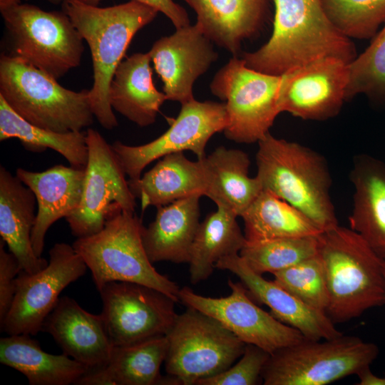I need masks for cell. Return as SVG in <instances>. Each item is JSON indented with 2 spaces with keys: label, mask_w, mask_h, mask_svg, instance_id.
I'll use <instances>...</instances> for the list:
<instances>
[{
  "label": "cell",
  "mask_w": 385,
  "mask_h": 385,
  "mask_svg": "<svg viewBox=\"0 0 385 385\" xmlns=\"http://www.w3.org/2000/svg\"><path fill=\"white\" fill-rule=\"evenodd\" d=\"M48 2L53 4H61L64 0H47Z\"/></svg>",
  "instance_id": "obj_42"
},
{
  "label": "cell",
  "mask_w": 385,
  "mask_h": 385,
  "mask_svg": "<svg viewBox=\"0 0 385 385\" xmlns=\"http://www.w3.org/2000/svg\"><path fill=\"white\" fill-rule=\"evenodd\" d=\"M215 268L235 274L252 296L270 307L276 319L297 329L306 339H329L343 334L326 312L308 306L274 280L253 272L239 254L220 259Z\"/></svg>",
  "instance_id": "obj_19"
},
{
  "label": "cell",
  "mask_w": 385,
  "mask_h": 385,
  "mask_svg": "<svg viewBox=\"0 0 385 385\" xmlns=\"http://www.w3.org/2000/svg\"><path fill=\"white\" fill-rule=\"evenodd\" d=\"M227 284L231 293L219 298L202 296L184 287L180 289L179 302L212 317L246 344L256 345L270 354L306 339L256 305L242 282L229 279Z\"/></svg>",
  "instance_id": "obj_15"
},
{
  "label": "cell",
  "mask_w": 385,
  "mask_h": 385,
  "mask_svg": "<svg viewBox=\"0 0 385 385\" xmlns=\"http://www.w3.org/2000/svg\"><path fill=\"white\" fill-rule=\"evenodd\" d=\"M142 220L135 212L120 210L106 221L103 228L79 237L72 245L90 270L98 290L111 282H129L157 289L176 302L180 288L153 266L145 251Z\"/></svg>",
  "instance_id": "obj_6"
},
{
  "label": "cell",
  "mask_w": 385,
  "mask_h": 385,
  "mask_svg": "<svg viewBox=\"0 0 385 385\" xmlns=\"http://www.w3.org/2000/svg\"><path fill=\"white\" fill-rule=\"evenodd\" d=\"M195 24L213 43L237 56L242 43L262 25L267 0H184Z\"/></svg>",
  "instance_id": "obj_25"
},
{
  "label": "cell",
  "mask_w": 385,
  "mask_h": 385,
  "mask_svg": "<svg viewBox=\"0 0 385 385\" xmlns=\"http://www.w3.org/2000/svg\"><path fill=\"white\" fill-rule=\"evenodd\" d=\"M168 342L166 336L113 346L107 364L86 371L76 385H180L174 377L160 374Z\"/></svg>",
  "instance_id": "obj_21"
},
{
  "label": "cell",
  "mask_w": 385,
  "mask_h": 385,
  "mask_svg": "<svg viewBox=\"0 0 385 385\" xmlns=\"http://www.w3.org/2000/svg\"><path fill=\"white\" fill-rule=\"evenodd\" d=\"M0 96L25 120L55 132L82 131L95 118L89 90L67 89L52 76L11 55L0 58Z\"/></svg>",
  "instance_id": "obj_5"
},
{
  "label": "cell",
  "mask_w": 385,
  "mask_h": 385,
  "mask_svg": "<svg viewBox=\"0 0 385 385\" xmlns=\"http://www.w3.org/2000/svg\"><path fill=\"white\" fill-rule=\"evenodd\" d=\"M270 355L256 345L247 344L237 364L218 374L200 380L197 385L257 384Z\"/></svg>",
  "instance_id": "obj_37"
},
{
  "label": "cell",
  "mask_w": 385,
  "mask_h": 385,
  "mask_svg": "<svg viewBox=\"0 0 385 385\" xmlns=\"http://www.w3.org/2000/svg\"><path fill=\"white\" fill-rule=\"evenodd\" d=\"M61 5L90 48L93 70L89 90L92 112L104 128L112 130L118 125L108 96L114 73L135 34L158 11L135 0L108 7L81 0H64Z\"/></svg>",
  "instance_id": "obj_2"
},
{
  "label": "cell",
  "mask_w": 385,
  "mask_h": 385,
  "mask_svg": "<svg viewBox=\"0 0 385 385\" xmlns=\"http://www.w3.org/2000/svg\"><path fill=\"white\" fill-rule=\"evenodd\" d=\"M128 182L143 211L149 206L158 208L193 195H205V165L202 158L192 161L183 152L174 153L161 158L139 179Z\"/></svg>",
  "instance_id": "obj_24"
},
{
  "label": "cell",
  "mask_w": 385,
  "mask_h": 385,
  "mask_svg": "<svg viewBox=\"0 0 385 385\" xmlns=\"http://www.w3.org/2000/svg\"><path fill=\"white\" fill-rule=\"evenodd\" d=\"M101 312L113 346L165 336L178 314L173 298L144 284L111 282L98 289Z\"/></svg>",
  "instance_id": "obj_13"
},
{
  "label": "cell",
  "mask_w": 385,
  "mask_h": 385,
  "mask_svg": "<svg viewBox=\"0 0 385 385\" xmlns=\"http://www.w3.org/2000/svg\"><path fill=\"white\" fill-rule=\"evenodd\" d=\"M1 15L11 43V56L56 80L79 66L84 40L63 11H46L21 4Z\"/></svg>",
  "instance_id": "obj_9"
},
{
  "label": "cell",
  "mask_w": 385,
  "mask_h": 385,
  "mask_svg": "<svg viewBox=\"0 0 385 385\" xmlns=\"http://www.w3.org/2000/svg\"><path fill=\"white\" fill-rule=\"evenodd\" d=\"M333 26L349 38L374 37L385 23V0H322Z\"/></svg>",
  "instance_id": "obj_34"
},
{
  "label": "cell",
  "mask_w": 385,
  "mask_h": 385,
  "mask_svg": "<svg viewBox=\"0 0 385 385\" xmlns=\"http://www.w3.org/2000/svg\"><path fill=\"white\" fill-rule=\"evenodd\" d=\"M86 135L88 155L81 201L66 218L71 234L77 238L101 231L114 212L120 210L135 212L136 207V198L111 145L93 128H88Z\"/></svg>",
  "instance_id": "obj_11"
},
{
  "label": "cell",
  "mask_w": 385,
  "mask_h": 385,
  "mask_svg": "<svg viewBox=\"0 0 385 385\" xmlns=\"http://www.w3.org/2000/svg\"><path fill=\"white\" fill-rule=\"evenodd\" d=\"M273 31L268 41L244 53L245 65L257 71L282 76L289 70L326 57L349 63L356 56L351 40L328 19L322 0H274Z\"/></svg>",
  "instance_id": "obj_1"
},
{
  "label": "cell",
  "mask_w": 385,
  "mask_h": 385,
  "mask_svg": "<svg viewBox=\"0 0 385 385\" xmlns=\"http://www.w3.org/2000/svg\"><path fill=\"white\" fill-rule=\"evenodd\" d=\"M280 83L281 76L253 70L235 56L217 72L210 88L214 96L226 101L224 134L227 139L258 143L270 132L280 113Z\"/></svg>",
  "instance_id": "obj_10"
},
{
  "label": "cell",
  "mask_w": 385,
  "mask_h": 385,
  "mask_svg": "<svg viewBox=\"0 0 385 385\" xmlns=\"http://www.w3.org/2000/svg\"><path fill=\"white\" fill-rule=\"evenodd\" d=\"M26 334L8 335L0 339V362L21 374L31 385L75 384L88 369L64 354L41 349Z\"/></svg>",
  "instance_id": "obj_29"
},
{
  "label": "cell",
  "mask_w": 385,
  "mask_h": 385,
  "mask_svg": "<svg viewBox=\"0 0 385 385\" xmlns=\"http://www.w3.org/2000/svg\"><path fill=\"white\" fill-rule=\"evenodd\" d=\"M378 346L359 337L305 339L272 354L261 374L265 385H326L370 366Z\"/></svg>",
  "instance_id": "obj_7"
},
{
  "label": "cell",
  "mask_w": 385,
  "mask_h": 385,
  "mask_svg": "<svg viewBox=\"0 0 385 385\" xmlns=\"http://www.w3.org/2000/svg\"><path fill=\"white\" fill-rule=\"evenodd\" d=\"M149 53H136L117 67L109 88L113 109L139 126L155 123L161 106L168 100L153 81Z\"/></svg>",
  "instance_id": "obj_27"
},
{
  "label": "cell",
  "mask_w": 385,
  "mask_h": 385,
  "mask_svg": "<svg viewBox=\"0 0 385 385\" xmlns=\"http://www.w3.org/2000/svg\"><path fill=\"white\" fill-rule=\"evenodd\" d=\"M24 1L29 0H0V11L1 14L22 4Z\"/></svg>",
  "instance_id": "obj_41"
},
{
  "label": "cell",
  "mask_w": 385,
  "mask_h": 385,
  "mask_svg": "<svg viewBox=\"0 0 385 385\" xmlns=\"http://www.w3.org/2000/svg\"><path fill=\"white\" fill-rule=\"evenodd\" d=\"M240 217L247 242L319 236L323 232L300 210L266 190Z\"/></svg>",
  "instance_id": "obj_31"
},
{
  "label": "cell",
  "mask_w": 385,
  "mask_h": 385,
  "mask_svg": "<svg viewBox=\"0 0 385 385\" xmlns=\"http://www.w3.org/2000/svg\"><path fill=\"white\" fill-rule=\"evenodd\" d=\"M258 146L256 176L263 190L300 210L322 231L339 225L330 195V171L321 154L270 132Z\"/></svg>",
  "instance_id": "obj_3"
},
{
  "label": "cell",
  "mask_w": 385,
  "mask_h": 385,
  "mask_svg": "<svg viewBox=\"0 0 385 385\" xmlns=\"http://www.w3.org/2000/svg\"><path fill=\"white\" fill-rule=\"evenodd\" d=\"M318 240L329 297L327 314L334 323L385 304L384 260L361 235L338 225Z\"/></svg>",
  "instance_id": "obj_4"
},
{
  "label": "cell",
  "mask_w": 385,
  "mask_h": 385,
  "mask_svg": "<svg viewBox=\"0 0 385 385\" xmlns=\"http://www.w3.org/2000/svg\"><path fill=\"white\" fill-rule=\"evenodd\" d=\"M200 222L190 256V279L197 284L207 279L222 258L239 254L246 242L237 216L222 207Z\"/></svg>",
  "instance_id": "obj_30"
},
{
  "label": "cell",
  "mask_w": 385,
  "mask_h": 385,
  "mask_svg": "<svg viewBox=\"0 0 385 385\" xmlns=\"http://www.w3.org/2000/svg\"><path fill=\"white\" fill-rule=\"evenodd\" d=\"M274 281L308 306L327 313L329 297L319 252L272 274Z\"/></svg>",
  "instance_id": "obj_36"
},
{
  "label": "cell",
  "mask_w": 385,
  "mask_h": 385,
  "mask_svg": "<svg viewBox=\"0 0 385 385\" xmlns=\"http://www.w3.org/2000/svg\"><path fill=\"white\" fill-rule=\"evenodd\" d=\"M227 124L225 103L194 99L181 105L170 128L156 139L134 146L116 140L111 146L129 180H136L147 165L168 154L190 150L203 158L210 138Z\"/></svg>",
  "instance_id": "obj_14"
},
{
  "label": "cell",
  "mask_w": 385,
  "mask_h": 385,
  "mask_svg": "<svg viewBox=\"0 0 385 385\" xmlns=\"http://www.w3.org/2000/svg\"><path fill=\"white\" fill-rule=\"evenodd\" d=\"M349 178L354 188L350 228L385 260V163L367 154L357 155Z\"/></svg>",
  "instance_id": "obj_23"
},
{
  "label": "cell",
  "mask_w": 385,
  "mask_h": 385,
  "mask_svg": "<svg viewBox=\"0 0 385 385\" xmlns=\"http://www.w3.org/2000/svg\"><path fill=\"white\" fill-rule=\"evenodd\" d=\"M212 43L195 24L153 43L148 53L168 100L182 105L195 99V81L217 58Z\"/></svg>",
  "instance_id": "obj_17"
},
{
  "label": "cell",
  "mask_w": 385,
  "mask_h": 385,
  "mask_svg": "<svg viewBox=\"0 0 385 385\" xmlns=\"http://www.w3.org/2000/svg\"><path fill=\"white\" fill-rule=\"evenodd\" d=\"M384 267H385V260H384Z\"/></svg>",
  "instance_id": "obj_43"
},
{
  "label": "cell",
  "mask_w": 385,
  "mask_h": 385,
  "mask_svg": "<svg viewBox=\"0 0 385 385\" xmlns=\"http://www.w3.org/2000/svg\"><path fill=\"white\" fill-rule=\"evenodd\" d=\"M16 175L36 199L37 212L31 240L35 254L42 257L48 230L58 220L73 213L81 203L85 168L56 165L43 172L19 168Z\"/></svg>",
  "instance_id": "obj_20"
},
{
  "label": "cell",
  "mask_w": 385,
  "mask_h": 385,
  "mask_svg": "<svg viewBox=\"0 0 385 385\" xmlns=\"http://www.w3.org/2000/svg\"><path fill=\"white\" fill-rule=\"evenodd\" d=\"M86 4L97 6L101 0H81ZM156 9L165 15L175 29L190 25L186 10L173 0H135Z\"/></svg>",
  "instance_id": "obj_39"
},
{
  "label": "cell",
  "mask_w": 385,
  "mask_h": 385,
  "mask_svg": "<svg viewBox=\"0 0 385 385\" xmlns=\"http://www.w3.org/2000/svg\"><path fill=\"white\" fill-rule=\"evenodd\" d=\"M0 240V325L4 322L16 293V279L21 271L16 257L4 248Z\"/></svg>",
  "instance_id": "obj_38"
},
{
  "label": "cell",
  "mask_w": 385,
  "mask_h": 385,
  "mask_svg": "<svg viewBox=\"0 0 385 385\" xmlns=\"http://www.w3.org/2000/svg\"><path fill=\"white\" fill-rule=\"evenodd\" d=\"M41 332L48 333L64 354L88 371L106 366L113 349L102 314L87 312L68 296L58 299Z\"/></svg>",
  "instance_id": "obj_18"
},
{
  "label": "cell",
  "mask_w": 385,
  "mask_h": 385,
  "mask_svg": "<svg viewBox=\"0 0 385 385\" xmlns=\"http://www.w3.org/2000/svg\"><path fill=\"white\" fill-rule=\"evenodd\" d=\"M319 236L247 242L239 255L257 274L274 273L319 252Z\"/></svg>",
  "instance_id": "obj_33"
},
{
  "label": "cell",
  "mask_w": 385,
  "mask_h": 385,
  "mask_svg": "<svg viewBox=\"0 0 385 385\" xmlns=\"http://www.w3.org/2000/svg\"><path fill=\"white\" fill-rule=\"evenodd\" d=\"M356 375L359 379V385H385V377L375 375L370 370V366L363 369Z\"/></svg>",
  "instance_id": "obj_40"
},
{
  "label": "cell",
  "mask_w": 385,
  "mask_h": 385,
  "mask_svg": "<svg viewBox=\"0 0 385 385\" xmlns=\"http://www.w3.org/2000/svg\"><path fill=\"white\" fill-rule=\"evenodd\" d=\"M202 160L205 196L240 217L263 190L259 178L249 176L248 155L241 150L220 146Z\"/></svg>",
  "instance_id": "obj_28"
},
{
  "label": "cell",
  "mask_w": 385,
  "mask_h": 385,
  "mask_svg": "<svg viewBox=\"0 0 385 385\" xmlns=\"http://www.w3.org/2000/svg\"><path fill=\"white\" fill-rule=\"evenodd\" d=\"M87 266L73 245L60 242L49 251L48 265L29 274L21 270L16 279V293L1 331L8 335L41 332L43 323L55 307L62 290L86 272Z\"/></svg>",
  "instance_id": "obj_12"
},
{
  "label": "cell",
  "mask_w": 385,
  "mask_h": 385,
  "mask_svg": "<svg viewBox=\"0 0 385 385\" xmlns=\"http://www.w3.org/2000/svg\"><path fill=\"white\" fill-rule=\"evenodd\" d=\"M36 199L33 191L16 175L0 166V235L29 274L45 268L48 262L32 247L31 232L36 222Z\"/></svg>",
  "instance_id": "obj_22"
},
{
  "label": "cell",
  "mask_w": 385,
  "mask_h": 385,
  "mask_svg": "<svg viewBox=\"0 0 385 385\" xmlns=\"http://www.w3.org/2000/svg\"><path fill=\"white\" fill-rule=\"evenodd\" d=\"M349 64L338 58L326 57L282 74L279 91L280 113L312 120L337 115L346 101Z\"/></svg>",
  "instance_id": "obj_16"
},
{
  "label": "cell",
  "mask_w": 385,
  "mask_h": 385,
  "mask_svg": "<svg viewBox=\"0 0 385 385\" xmlns=\"http://www.w3.org/2000/svg\"><path fill=\"white\" fill-rule=\"evenodd\" d=\"M178 317L165 335V367L181 385H194L231 366L246 344L219 321L195 308Z\"/></svg>",
  "instance_id": "obj_8"
},
{
  "label": "cell",
  "mask_w": 385,
  "mask_h": 385,
  "mask_svg": "<svg viewBox=\"0 0 385 385\" xmlns=\"http://www.w3.org/2000/svg\"><path fill=\"white\" fill-rule=\"evenodd\" d=\"M17 138L35 152L51 148L71 166L85 168L88 161L86 135L82 131L58 133L36 126L16 114L0 96V140Z\"/></svg>",
  "instance_id": "obj_32"
},
{
  "label": "cell",
  "mask_w": 385,
  "mask_h": 385,
  "mask_svg": "<svg viewBox=\"0 0 385 385\" xmlns=\"http://www.w3.org/2000/svg\"><path fill=\"white\" fill-rule=\"evenodd\" d=\"M369 46L349 64L346 101L358 94L385 102V23Z\"/></svg>",
  "instance_id": "obj_35"
},
{
  "label": "cell",
  "mask_w": 385,
  "mask_h": 385,
  "mask_svg": "<svg viewBox=\"0 0 385 385\" xmlns=\"http://www.w3.org/2000/svg\"><path fill=\"white\" fill-rule=\"evenodd\" d=\"M200 194L157 208L155 220L144 227L143 245L152 263H189L200 225Z\"/></svg>",
  "instance_id": "obj_26"
}]
</instances>
